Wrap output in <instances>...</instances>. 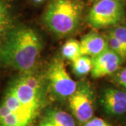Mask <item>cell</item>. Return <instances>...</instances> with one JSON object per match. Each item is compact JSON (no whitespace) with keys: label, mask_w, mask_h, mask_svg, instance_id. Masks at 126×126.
<instances>
[{"label":"cell","mask_w":126,"mask_h":126,"mask_svg":"<svg viewBox=\"0 0 126 126\" xmlns=\"http://www.w3.org/2000/svg\"><path fill=\"white\" fill-rule=\"evenodd\" d=\"M62 55L64 58L74 61L81 55L80 42L73 39L67 41L63 46Z\"/></svg>","instance_id":"cell-13"},{"label":"cell","mask_w":126,"mask_h":126,"mask_svg":"<svg viewBox=\"0 0 126 126\" xmlns=\"http://www.w3.org/2000/svg\"><path fill=\"white\" fill-rule=\"evenodd\" d=\"M53 126V124H52L49 121H48V120L46 118L45 120L41 123L40 126Z\"/></svg>","instance_id":"cell-18"},{"label":"cell","mask_w":126,"mask_h":126,"mask_svg":"<svg viewBox=\"0 0 126 126\" xmlns=\"http://www.w3.org/2000/svg\"><path fill=\"white\" fill-rule=\"evenodd\" d=\"M123 1L124 3H126V0H123Z\"/></svg>","instance_id":"cell-20"},{"label":"cell","mask_w":126,"mask_h":126,"mask_svg":"<svg viewBox=\"0 0 126 126\" xmlns=\"http://www.w3.org/2000/svg\"><path fill=\"white\" fill-rule=\"evenodd\" d=\"M42 49L38 34L25 26H15L10 31L0 50V64L30 73Z\"/></svg>","instance_id":"cell-1"},{"label":"cell","mask_w":126,"mask_h":126,"mask_svg":"<svg viewBox=\"0 0 126 126\" xmlns=\"http://www.w3.org/2000/svg\"><path fill=\"white\" fill-rule=\"evenodd\" d=\"M94 1H98V0H94Z\"/></svg>","instance_id":"cell-21"},{"label":"cell","mask_w":126,"mask_h":126,"mask_svg":"<svg viewBox=\"0 0 126 126\" xmlns=\"http://www.w3.org/2000/svg\"><path fill=\"white\" fill-rule=\"evenodd\" d=\"M46 119L54 126H76L72 116L66 111L53 110L48 113Z\"/></svg>","instance_id":"cell-11"},{"label":"cell","mask_w":126,"mask_h":126,"mask_svg":"<svg viewBox=\"0 0 126 126\" xmlns=\"http://www.w3.org/2000/svg\"><path fill=\"white\" fill-rule=\"evenodd\" d=\"M69 107L74 116L81 123L92 118L94 113L93 92L88 86H79L69 98Z\"/></svg>","instance_id":"cell-6"},{"label":"cell","mask_w":126,"mask_h":126,"mask_svg":"<svg viewBox=\"0 0 126 126\" xmlns=\"http://www.w3.org/2000/svg\"><path fill=\"white\" fill-rule=\"evenodd\" d=\"M83 126H111L105 121L99 118H91L89 121L83 123Z\"/></svg>","instance_id":"cell-17"},{"label":"cell","mask_w":126,"mask_h":126,"mask_svg":"<svg viewBox=\"0 0 126 126\" xmlns=\"http://www.w3.org/2000/svg\"><path fill=\"white\" fill-rule=\"evenodd\" d=\"M39 112L21 102L9 85L0 102V126H31Z\"/></svg>","instance_id":"cell-3"},{"label":"cell","mask_w":126,"mask_h":126,"mask_svg":"<svg viewBox=\"0 0 126 126\" xmlns=\"http://www.w3.org/2000/svg\"><path fill=\"white\" fill-rule=\"evenodd\" d=\"M48 79L50 89L60 98H69L77 90V83L68 74L62 61H55L50 67Z\"/></svg>","instance_id":"cell-5"},{"label":"cell","mask_w":126,"mask_h":126,"mask_svg":"<svg viewBox=\"0 0 126 126\" xmlns=\"http://www.w3.org/2000/svg\"><path fill=\"white\" fill-rule=\"evenodd\" d=\"M100 104L109 115L122 116L126 113V91L111 87L107 88L101 94Z\"/></svg>","instance_id":"cell-8"},{"label":"cell","mask_w":126,"mask_h":126,"mask_svg":"<svg viewBox=\"0 0 126 126\" xmlns=\"http://www.w3.org/2000/svg\"><path fill=\"white\" fill-rule=\"evenodd\" d=\"M15 26L12 1L0 0V50L9 33Z\"/></svg>","instance_id":"cell-10"},{"label":"cell","mask_w":126,"mask_h":126,"mask_svg":"<svg viewBox=\"0 0 126 126\" xmlns=\"http://www.w3.org/2000/svg\"><path fill=\"white\" fill-rule=\"evenodd\" d=\"M73 71L77 76H85L93 69V58L87 55H82L72 62Z\"/></svg>","instance_id":"cell-12"},{"label":"cell","mask_w":126,"mask_h":126,"mask_svg":"<svg viewBox=\"0 0 126 126\" xmlns=\"http://www.w3.org/2000/svg\"><path fill=\"white\" fill-rule=\"evenodd\" d=\"M82 9L77 0H51L43 15V21L52 32L67 36L75 31L81 20Z\"/></svg>","instance_id":"cell-2"},{"label":"cell","mask_w":126,"mask_h":126,"mask_svg":"<svg viewBox=\"0 0 126 126\" xmlns=\"http://www.w3.org/2000/svg\"><path fill=\"white\" fill-rule=\"evenodd\" d=\"M122 61L123 59L118 55L108 48L93 58L91 75L94 79H97L115 74L119 69Z\"/></svg>","instance_id":"cell-7"},{"label":"cell","mask_w":126,"mask_h":126,"mask_svg":"<svg viewBox=\"0 0 126 126\" xmlns=\"http://www.w3.org/2000/svg\"><path fill=\"white\" fill-rule=\"evenodd\" d=\"M126 16L123 0H98L88 15V21L94 28L114 27L121 23Z\"/></svg>","instance_id":"cell-4"},{"label":"cell","mask_w":126,"mask_h":126,"mask_svg":"<svg viewBox=\"0 0 126 126\" xmlns=\"http://www.w3.org/2000/svg\"><path fill=\"white\" fill-rule=\"evenodd\" d=\"M107 45L109 49L118 55L123 60L126 58V47L116 37L109 34L107 36Z\"/></svg>","instance_id":"cell-14"},{"label":"cell","mask_w":126,"mask_h":126,"mask_svg":"<svg viewBox=\"0 0 126 126\" xmlns=\"http://www.w3.org/2000/svg\"><path fill=\"white\" fill-rule=\"evenodd\" d=\"M81 54L94 58L108 48L107 37L96 32L86 34L80 42Z\"/></svg>","instance_id":"cell-9"},{"label":"cell","mask_w":126,"mask_h":126,"mask_svg":"<svg viewBox=\"0 0 126 126\" xmlns=\"http://www.w3.org/2000/svg\"><path fill=\"white\" fill-rule=\"evenodd\" d=\"M32 2L35 5H39L41 4L42 3H44L46 0H31Z\"/></svg>","instance_id":"cell-19"},{"label":"cell","mask_w":126,"mask_h":126,"mask_svg":"<svg viewBox=\"0 0 126 126\" xmlns=\"http://www.w3.org/2000/svg\"><path fill=\"white\" fill-rule=\"evenodd\" d=\"M109 34L116 37L126 47V23L122 22L121 23L113 27L109 32Z\"/></svg>","instance_id":"cell-15"},{"label":"cell","mask_w":126,"mask_h":126,"mask_svg":"<svg viewBox=\"0 0 126 126\" xmlns=\"http://www.w3.org/2000/svg\"><path fill=\"white\" fill-rule=\"evenodd\" d=\"M113 80L126 89V68L118 69L113 76Z\"/></svg>","instance_id":"cell-16"}]
</instances>
